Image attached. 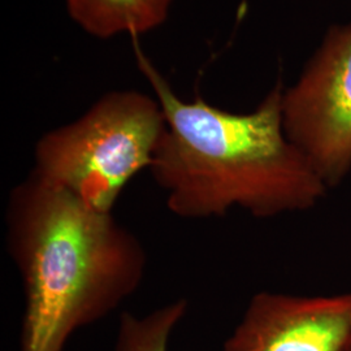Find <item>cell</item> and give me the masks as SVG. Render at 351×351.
I'll return each instance as SVG.
<instances>
[{
  "label": "cell",
  "mask_w": 351,
  "mask_h": 351,
  "mask_svg": "<svg viewBox=\"0 0 351 351\" xmlns=\"http://www.w3.org/2000/svg\"><path fill=\"white\" fill-rule=\"evenodd\" d=\"M134 53L167 121L150 172L173 215L199 220L239 207L269 219L308 211L326 197L324 181L285 134L281 81L254 111L229 112L201 97L181 99L137 38Z\"/></svg>",
  "instance_id": "obj_1"
},
{
  "label": "cell",
  "mask_w": 351,
  "mask_h": 351,
  "mask_svg": "<svg viewBox=\"0 0 351 351\" xmlns=\"http://www.w3.org/2000/svg\"><path fill=\"white\" fill-rule=\"evenodd\" d=\"M5 226L25 297L21 351H64L143 281L147 255L134 233L32 173L12 189Z\"/></svg>",
  "instance_id": "obj_2"
},
{
  "label": "cell",
  "mask_w": 351,
  "mask_h": 351,
  "mask_svg": "<svg viewBox=\"0 0 351 351\" xmlns=\"http://www.w3.org/2000/svg\"><path fill=\"white\" fill-rule=\"evenodd\" d=\"M165 129L156 98L111 91L75 121L38 139L30 173L95 213H112L126 185L150 169Z\"/></svg>",
  "instance_id": "obj_3"
},
{
  "label": "cell",
  "mask_w": 351,
  "mask_h": 351,
  "mask_svg": "<svg viewBox=\"0 0 351 351\" xmlns=\"http://www.w3.org/2000/svg\"><path fill=\"white\" fill-rule=\"evenodd\" d=\"M282 123L328 189L351 171V21L328 29L301 75L282 94Z\"/></svg>",
  "instance_id": "obj_4"
},
{
  "label": "cell",
  "mask_w": 351,
  "mask_h": 351,
  "mask_svg": "<svg viewBox=\"0 0 351 351\" xmlns=\"http://www.w3.org/2000/svg\"><path fill=\"white\" fill-rule=\"evenodd\" d=\"M351 335V293L261 291L221 351H341Z\"/></svg>",
  "instance_id": "obj_5"
},
{
  "label": "cell",
  "mask_w": 351,
  "mask_h": 351,
  "mask_svg": "<svg viewBox=\"0 0 351 351\" xmlns=\"http://www.w3.org/2000/svg\"><path fill=\"white\" fill-rule=\"evenodd\" d=\"M77 25L93 37L129 34L133 39L159 27L173 0H64Z\"/></svg>",
  "instance_id": "obj_6"
},
{
  "label": "cell",
  "mask_w": 351,
  "mask_h": 351,
  "mask_svg": "<svg viewBox=\"0 0 351 351\" xmlns=\"http://www.w3.org/2000/svg\"><path fill=\"white\" fill-rule=\"evenodd\" d=\"M189 303L180 298L138 317L123 313L113 351H168L176 326L188 313Z\"/></svg>",
  "instance_id": "obj_7"
},
{
  "label": "cell",
  "mask_w": 351,
  "mask_h": 351,
  "mask_svg": "<svg viewBox=\"0 0 351 351\" xmlns=\"http://www.w3.org/2000/svg\"><path fill=\"white\" fill-rule=\"evenodd\" d=\"M341 351H351V335L349 339H348V342L345 343V346H343V349Z\"/></svg>",
  "instance_id": "obj_8"
}]
</instances>
